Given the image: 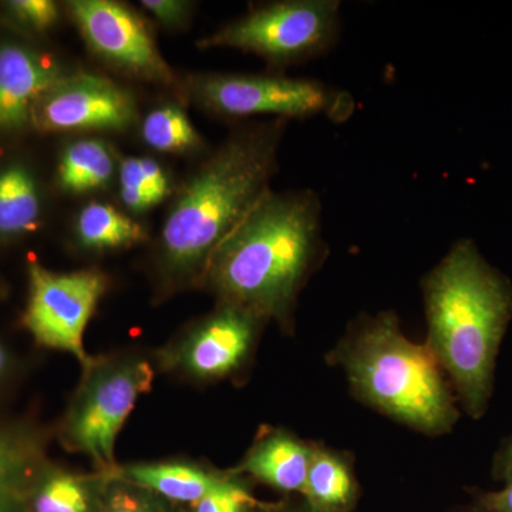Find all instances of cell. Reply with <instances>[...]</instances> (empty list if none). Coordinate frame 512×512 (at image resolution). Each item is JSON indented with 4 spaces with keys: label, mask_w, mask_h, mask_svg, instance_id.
Here are the masks:
<instances>
[{
    "label": "cell",
    "mask_w": 512,
    "mask_h": 512,
    "mask_svg": "<svg viewBox=\"0 0 512 512\" xmlns=\"http://www.w3.org/2000/svg\"><path fill=\"white\" fill-rule=\"evenodd\" d=\"M55 440L33 412L0 416V512L30 511V490Z\"/></svg>",
    "instance_id": "12"
},
{
    "label": "cell",
    "mask_w": 512,
    "mask_h": 512,
    "mask_svg": "<svg viewBox=\"0 0 512 512\" xmlns=\"http://www.w3.org/2000/svg\"><path fill=\"white\" fill-rule=\"evenodd\" d=\"M120 188H136L158 202L170 195L171 184L160 163L153 158H126L119 168Z\"/></svg>",
    "instance_id": "24"
},
{
    "label": "cell",
    "mask_w": 512,
    "mask_h": 512,
    "mask_svg": "<svg viewBox=\"0 0 512 512\" xmlns=\"http://www.w3.org/2000/svg\"><path fill=\"white\" fill-rule=\"evenodd\" d=\"M8 8L19 22L40 32L52 28L59 20V8L52 0H13Z\"/></svg>",
    "instance_id": "25"
},
{
    "label": "cell",
    "mask_w": 512,
    "mask_h": 512,
    "mask_svg": "<svg viewBox=\"0 0 512 512\" xmlns=\"http://www.w3.org/2000/svg\"><path fill=\"white\" fill-rule=\"evenodd\" d=\"M100 512H188V507L165 500L146 488L109 473Z\"/></svg>",
    "instance_id": "22"
},
{
    "label": "cell",
    "mask_w": 512,
    "mask_h": 512,
    "mask_svg": "<svg viewBox=\"0 0 512 512\" xmlns=\"http://www.w3.org/2000/svg\"><path fill=\"white\" fill-rule=\"evenodd\" d=\"M339 0H281L249 10L210 36L198 40L201 50H241L264 59L269 72L329 55L342 36Z\"/></svg>",
    "instance_id": "6"
},
{
    "label": "cell",
    "mask_w": 512,
    "mask_h": 512,
    "mask_svg": "<svg viewBox=\"0 0 512 512\" xmlns=\"http://www.w3.org/2000/svg\"><path fill=\"white\" fill-rule=\"evenodd\" d=\"M325 360L342 370L357 402L409 430L446 436L461 419L439 363L424 343L407 338L396 312L357 315Z\"/></svg>",
    "instance_id": "4"
},
{
    "label": "cell",
    "mask_w": 512,
    "mask_h": 512,
    "mask_svg": "<svg viewBox=\"0 0 512 512\" xmlns=\"http://www.w3.org/2000/svg\"><path fill=\"white\" fill-rule=\"evenodd\" d=\"M467 503L457 505L450 512H512V481L500 490L467 488Z\"/></svg>",
    "instance_id": "26"
},
{
    "label": "cell",
    "mask_w": 512,
    "mask_h": 512,
    "mask_svg": "<svg viewBox=\"0 0 512 512\" xmlns=\"http://www.w3.org/2000/svg\"><path fill=\"white\" fill-rule=\"evenodd\" d=\"M156 373L153 356L140 350L92 356L53 426L57 443L69 453L89 458L94 470H116L117 437L140 397L153 390Z\"/></svg>",
    "instance_id": "5"
},
{
    "label": "cell",
    "mask_w": 512,
    "mask_h": 512,
    "mask_svg": "<svg viewBox=\"0 0 512 512\" xmlns=\"http://www.w3.org/2000/svg\"><path fill=\"white\" fill-rule=\"evenodd\" d=\"M227 481L217 490L190 505L188 512H255L261 500L252 493L254 483L232 473L228 468Z\"/></svg>",
    "instance_id": "23"
},
{
    "label": "cell",
    "mask_w": 512,
    "mask_h": 512,
    "mask_svg": "<svg viewBox=\"0 0 512 512\" xmlns=\"http://www.w3.org/2000/svg\"><path fill=\"white\" fill-rule=\"evenodd\" d=\"M315 441L303 440L285 427L261 426L232 473L285 495H302Z\"/></svg>",
    "instance_id": "13"
},
{
    "label": "cell",
    "mask_w": 512,
    "mask_h": 512,
    "mask_svg": "<svg viewBox=\"0 0 512 512\" xmlns=\"http://www.w3.org/2000/svg\"><path fill=\"white\" fill-rule=\"evenodd\" d=\"M28 279L22 329L39 348L69 353L86 365L92 355L84 348V332L109 289V276L96 268L55 272L32 262Z\"/></svg>",
    "instance_id": "9"
},
{
    "label": "cell",
    "mask_w": 512,
    "mask_h": 512,
    "mask_svg": "<svg viewBox=\"0 0 512 512\" xmlns=\"http://www.w3.org/2000/svg\"><path fill=\"white\" fill-rule=\"evenodd\" d=\"M302 497L315 512H355L360 484L352 454L315 441Z\"/></svg>",
    "instance_id": "17"
},
{
    "label": "cell",
    "mask_w": 512,
    "mask_h": 512,
    "mask_svg": "<svg viewBox=\"0 0 512 512\" xmlns=\"http://www.w3.org/2000/svg\"><path fill=\"white\" fill-rule=\"evenodd\" d=\"M110 474L185 507L217 490L229 476L228 468L221 470L188 458L119 464Z\"/></svg>",
    "instance_id": "14"
},
{
    "label": "cell",
    "mask_w": 512,
    "mask_h": 512,
    "mask_svg": "<svg viewBox=\"0 0 512 512\" xmlns=\"http://www.w3.org/2000/svg\"><path fill=\"white\" fill-rule=\"evenodd\" d=\"M286 127L272 119L237 128L185 181L154 255L157 302L201 289L212 255L272 190Z\"/></svg>",
    "instance_id": "1"
},
{
    "label": "cell",
    "mask_w": 512,
    "mask_h": 512,
    "mask_svg": "<svg viewBox=\"0 0 512 512\" xmlns=\"http://www.w3.org/2000/svg\"><path fill=\"white\" fill-rule=\"evenodd\" d=\"M141 134L147 146L161 153L184 154L197 151L204 141L181 107H158L144 119Z\"/></svg>",
    "instance_id": "21"
},
{
    "label": "cell",
    "mask_w": 512,
    "mask_h": 512,
    "mask_svg": "<svg viewBox=\"0 0 512 512\" xmlns=\"http://www.w3.org/2000/svg\"><path fill=\"white\" fill-rule=\"evenodd\" d=\"M141 5L167 28H183L192 9L191 3L180 0H143Z\"/></svg>",
    "instance_id": "28"
},
{
    "label": "cell",
    "mask_w": 512,
    "mask_h": 512,
    "mask_svg": "<svg viewBox=\"0 0 512 512\" xmlns=\"http://www.w3.org/2000/svg\"><path fill=\"white\" fill-rule=\"evenodd\" d=\"M69 12L94 55L120 72L185 96L143 16L113 0H73Z\"/></svg>",
    "instance_id": "10"
},
{
    "label": "cell",
    "mask_w": 512,
    "mask_h": 512,
    "mask_svg": "<svg viewBox=\"0 0 512 512\" xmlns=\"http://www.w3.org/2000/svg\"><path fill=\"white\" fill-rule=\"evenodd\" d=\"M255 512H315L302 495H285L279 501H261Z\"/></svg>",
    "instance_id": "30"
},
{
    "label": "cell",
    "mask_w": 512,
    "mask_h": 512,
    "mask_svg": "<svg viewBox=\"0 0 512 512\" xmlns=\"http://www.w3.org/2000/svg\"><path fill=\"white\" fill-rule=\"evenodd\" d=\"M491 478L501 484L512 481V431L501 441L491 458Z\"/></svg>",
    "instance_id": "29"
},
{
    "label": "cell",
    "mask_w": 512,
    "mask_h": 512,
    "mask_svg": "<svg viewBox=\"0 0 512 512\" xmlns=\"http://www.w3.org/2000/svg\"><path fill=\"white\" fill-rule=\"evenodd\" d=\"M39 217V192L29 171L19 165L0 171V238L35 231Z\"/></svg>",
    "instance_id": "20"
},
{
    "label": "cell",
    "mask_w": 512,
    "mask_h": 512,
    "mask_svg": "<svg viewBox=\"0 0 512 512\" xmlns=\"http://www.w3.org/2000/svg\"><path fill=\"white\" fill-rule=\"evenodd\" d=\"M25 375V362L18 352L0 336V404L9 399Z\"/></svg>",
    "instance_id": "27"
},
{
    "label": "cell",
    "mask_w": 512,
    "mask_h": 512,
    "mask_svg": "<svg viewBox=\"0 0 512 512\" xmlns=\"http://www.w3.org/2000/svg\"><path fill=\"white\" fill-rule=\"evenodd\" d=\"M222 119L271 116L289 121L315 117L346 123L356 100L346 90L318 79L281 73H204L188 79L185 92Z\"/></svg>",
    "instance_id": "7"
},
{
    "label": "cell",
    "mask_w": 512,
    "mask_h": 512,
    "mask_svg": "<svg viewBox=\"0 0 512 512\" xmlns=\"http://www.w3.org/2000/svg\"><path fill=\"white\" fill-rule=\"evenodd\" d=\"M424 345L451 384L461 413L490 409L498 356L512 322V281L473 238H458L420 279Z\"/></svg>",
    "instance_id": "3"
},
{
    "label": "cell",
    "mask_w": 512,
    "mask_h": 512,
    "mask_svg": "<svg viewBox=\"0 0 512 512\" xmlns=\"http://www.w3.org/2000/svg\"><path fill=\"white\" fill-rule=\"evenodd\" d=\"M116 173L113 151L104 141L87 138L64 150L59 164V183L73 194L107 187Z\"/></svg>",
    "instance_id": "19"
},
{
    "label": "cell",
    "mask_w": 512,
    "mask_h": 512,
    "mask_svg": "<svg viewBox=\"0 0 512 512\" xmlns=\"http://www.w3.org/2000/svg\"><path fill=\"white\" fill-rule=\"evenodd\" d=\"M266 325L247 309L215 302L212 311L154 350V366L157 372L200 386L238 382L251 369Z\"/></svg>",
    "instance_id": "8"
},
{
    "label": "cell",
    "mask_w": 512,
    "mask_h": 512,
    "mask_svg": "<svg viewBox=\"0 0 512 512\" xmlns=\"http://www.w3.org/2000/svg\"><path fill=\"white\" fill-rule=\"evenodd\" d=\"M109 478V473H84L49 458L33 480L30 511L100 512Z\"/></svg>",
    "instance_id": "16"
},
{
    "label": "cell",
    "mask_w": 512,
    "mask_h": 512,
    "mask_svg": "<svg viewBox=\"0 0 512 512\" xmlns=\"http://www.w3.org/2000/svg\"><path fill=\"white\" fill-rule=\"evenodd\" d=\"M76 237L80 247L92 252L120 251L147 241L143 225L111 207L92 202L77 218Z\"/></svg>",
    "instance_id": "18"
},
{
    "label": "cell",
    "mask_w": 512,
    "mask_h": 512,
    "mask_svg": "<svg viewBox=\"0 0 512 512\" xmlns=\"http://www.w3.org/2000/svg\"><path fill=\"white\" fill-rule=\"evenodd\" d=\"M322 217L311 188L266 192L212 255L201 289L292 336L299 298L329 258Z\"/></svg>",
    "instance_id": "2"
},
{
    "label": "cell",
    "mask_w": 512,
    "mask_h": 512,
    "mask_svg": "<svg viewBox=\"0 0 512 512\" xmlns=\"http://www.w3.org/2000/svg\"><path fill=\"white\" fill-rule=\"evenodd\" d=\"M136 120L133 94L93 73L63 74L37 99L30 114V123L46 133L124 131Z\"/></svg>",
    "instance_id": "11"
},
{
    "label": "cell",
    "mask_w": 512,
    "mask_h": 512,
    "mask_svg": "<svg viewBox=\"0 0 512 512\" xmlns=\"http://www.w3.org/2000/svg\"><path fill=\"white\" fill-rule=\"evenodd\" d=\"M62 76L55 63L25 47H0V130L30 123L37 99Z\"/></svg>",
    "instance_id": "15"
}]
</instances>
